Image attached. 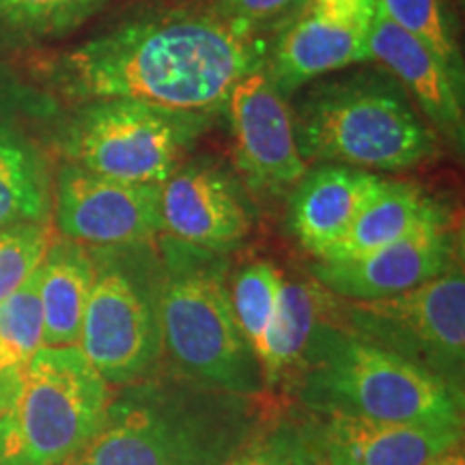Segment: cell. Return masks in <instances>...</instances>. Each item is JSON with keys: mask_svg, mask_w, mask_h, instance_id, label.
<instances>
[{"mask_svg": "<svg viewBox=\"0 0 465 465\" xmlns=\"http://www.w3.org/2000/svg\"><path fill=\"white\" fill-rule=\"evenodd\" d=\"M267 52L259 33L199 5L114 26L63 56L56 75L84 102L216 113L237 80L265 65Z\"/></svg>", "mask_w": 465, "mask_h": 465, "instance_id": "6da1fadb", "label": "cell"}, {"mask_svg": "<svg viewBox=\"0 0 465 465\" xmlns=\"http://www.w3.org/2000/svg\"><path fill=\"white\" fill-rule=\"evenodd\" d=\"M263 420L257 399L162 366L110 394L97 431L65 465H229Z\"/></svg>", "mask_w": 465, "mask_h": 465, "instance_id": "7a4b0ae2", "label": "cell"}, {"mask_svg": "<svg viewBox=\"0 0 465 465\" xmlns=\"http://www.w3.org/2000/svg\"><path fill=\"white\" fill-rule=\"evenodd\" d=\"M289 386L300 410L311 414L463 431L461 394L399 353L349 330L330 317V311L312 330Z\"/></svg>", "mask_w": 465, "mask_h": 465, "instance_id": "3957f363", "label": "cell"}, {"mask_svg": "<svg viewBox=\"0 0 465 465\" xmlns=\"http://www.w3.org/2000/svg\"><path fill=\"white\" fill-rule=\"evenodd\" d=\"M291 113L308 166L397 173L440 153L438 134L386 69L319 78L304 86Z\"/></svg>", "mask_w": 465, "mask_h": 465, "instance_id": "277c9868", "label": "cell"}, {"mask_svg": "<svg viewBox=\"0 0 465 465\" xmlns=\"http://www.w3.org/2000/svg\"><path fill=\"white\" fill-rule=\"evenodd\" d=\"M162 366L201 386L261 399L263 373L231 304L224 254L158 237Z\"/></svg>", "mask_w": 465, "mask_h": 465, "instance_id": "5b68a950", "label": "cell"}, {"mask_svg": "<svg viewBox=\"0 0 465 465\" xmlns=\"http://www.w3.org/2000/svg\"><path fill=\"white\" fill-rule=\"evenodd\" d=\"M153 243L91 248L95 274L75 347L110 388L162 369V263Z\"/></svg>", "mask_w": 465, "mask_h": 465, "instance_id": "8992f818", "label": "cell"}, {"mask_svg": "<svg viewBox=\"0 0 465 465\" xmlns=\"http://www.w3.org/2000/svg\"><path fill=\"white\" fill-rule=\"evenodd\" d=\"M110 394L78 347H42L0 410V465H65L97 431Z\"/></svg>", "mask_w": 465, "mask_h": 465, "instance_id": "52a82bcc", "label": "cell"}, {"mask_svg": "<svg viewBox=\"0 0 465 465\" xmlns=\"http://www.w3.org/2000/svg\"><path fill=\"white\" fill-rule=\"evenodd\" d=\"M213 110H173L130 100L89 102L75 114L65 155L84 171L132 183H164L209 130Z\"/></svg>", "mask_w": 465, "mask_h": 465, "instance_id": "ba28073f", "label": "cell"}, {"mask_svg": "<svg viewBox=\"0 0 465 465\" xmlns=\"http://www.w3.org/2000/svg\"><path fill=\"white\" fill-rule=\"evenodd\" d=\"M330 317L438 377L463 397L465 276L459 261L420 287L373 302L334 298Z\"/></svg>", "mask_w": 465, "mask_h": 465, "instance_id": "9c48e42d", "label": "cell"}, {"mask_svg": "<svg viewBox=\"0 0 465 465\" xmlns=\"http://www.w3.org/2000/svg\"><path fill=\"white\" fill-rule=\"evenodd\" d=\"M377 0H302L282 22L265 69L284 97L345 67L371 61Z\"/></svg>", "mask_w": 465, "mask_h": 465, "instance_id": "30bf717a", "label": "cell"}, {"mask_svg": "<svg viewBox=\"0 0 465 465\" xmlns=\"http://www.w3.org/2000/svg\"><path fill=\"white\" fill-rule=\"evenodd\" d=\"M56 229L86 248L151 243L162 235L160 185L132 183L67 162L54 185Z\"/></svg>", "mask_w": 465, "mask_h": 465, "instance_id": "8fae6325", "label": "cell"}, {"mask_svg": "<svg viewBox=\"0 0 465 465\" xmlns=\"http://www.w3.org/2000/svg\"><path fill=\"white\" fill-rule=\"evenodd\" d=\"M224 106L243 183L265 196L295 188L308 164L298 149L291 104L276 89L265 65L237 80Z\"/></svg>", "mask_w": 465, "mask_h": 465, "instance_id": "7c38bea8", "label": "cell"}, {"mask_svg": "<svg viewBox=\"0 0 465 465\" xmlns=\"http://www.w3.org/2000/svg\"><path fill=\"white\" fill-rule=\"evenodd\" d=\"M459 248L461 242L444 212L375 252L342 261H317L311 276L339 300H383L444 274L461 261Z\"/></svg>", "mask_w": 465, "mask_h": 465, "instance_id": "4fadbf2b", "label": "cell"}, {"mask_svg": "<svg viewBox=\"0 0 465 465\" xmlns=\"http://www.w3.org/2000/svg\"><path fill=\"white\" fill-rule=\"evenodd\" d=\"M162 235L224 254L252 231V213L240 183L224 168L194 160L160 183Z\"/></svg>", "mask_w": 465, "mask_h": 465, "instance_id": "5bb4252c", "label": "cell"}, {"mask_svg": "<svg viewBox=\"0 0 465 465\" xmlns=\"http://www.w3.org/2000/svg\"><path fill=\"white\" fill-rule=\"evenodd\" d=\"M369 54L371 61L380 63L403 86L440 141H446L461 153L465 144L463 84L457 83L444 63L427 45L394 25L380 7L371 31Z\"/></svg>", "mask_w": 465, "mask_h": 465, "instance_id": "9a60e30c", "label": "cell"}, {"mask_svg": "<svg viewBox=\"0 0 465 465\" xmlns=\"http://www.w3.org/2000/svg\"><path fill=\"white\" fill-rule=\"evenodd\" d=\"M322 465H424L463 431L371 420L342 414H311L300 410Z\"/></svg>", "mask_w": 465, "mask_h": 465, "instance_id": "2e32d148", "label": "cell"}, {"mask_svg": "<svg viewBox=\"0 0 465 465\" xmlns=\"http://www.w3.org/2000/svg\"><path fill=\"white\" fill-rule=\"evenodd\" d=\"M383 177L342 164L306 168L291 196L289 226L300 246L322 261L342 242L349 226Z\"/></svg>", "mask_w": 465, "mask_h": 465, "instance_id": "e0dca14e", "label": "cell"}, {"mask_svg": "<svg viewBox=\"0 0 465 465\" xmlns=\"http://www.w3.org/2000/svg\"><path fill=\"white\" fill-rule=\"evenodd\" d=\"M93 274L91 248L58 237L39 265V304L44 315V347H75L83 330Z\"/></svg>", "mask_w": 465, "mask_h": 465, "instance_id": "ac0fdd59", "label": "cell"}, {"mask_svg": "<svg viewBox=\"0 0 465 465\" xmlns=\"http://www.w3.org/2000/svg\"><path fill=\"white\" fill-rule=\"evenodd\" d=\"M334 295L317 281H287L281 287L274 317L257 347L265 391L291 380L317 323L328 315Z\"/></svg>", "mask_w": 465, "mask_h": 465, "instance_id": "d6986e66", "label": "cell"}, {"mask_svg": "<svg viewBox=\"0 0 465 465\" xmlns=\"http://www.w3.org/2000/svg\"><path fill=\"white\" fill-rule=\"evenodd\" d=\"M446 209L424 192L420 185L399 179H383L380 188L349 226L347 235L322 261H342L375 252L388 243L410 235L418 226Z\"/></svg>", "mask_w": 465, "mask_h": 465, "instance_id": "ffe728a7", "label": "cell"}, {"mask_svg": "<svg viewBox=\"0 0 465 465\" xmlns=\"http://www.w3.org/2000/svg\"><path fill=\"white\" fill-rule=\"evenodd\" d=\"M50 212L48 174L39 153L0 125V229L45 223Z\"/></svg>", "mask_w": 465, "mask_h": 465, "instance_id": "44dd1931", "label": "cell"}, {"mask_svg": "<svg viewBox=\"0 0 465 465\" xmlns=\"http://www.w3.org/2000/svg\"><path fill=\"white\" fill-rule=\"evenodd\" d=\"M39 270V267H37ZM44 347L37 272L0 302V410L15 397L35 353Z\"/></svg>", "mask_w": 465, "mask_h": 465, "instance_id": "7402d4cb", "label": "cell"}, {"mask_svg": "<svg viewBox=\"0 0 465 465\" xmlns=\"http://www.w3.org/2000/svg\"><path fill=\"white\" fill-rule=\"evenodd\" d=\"M377 7L394 25L427 45L455 75L457 83H465L463 52L459 45L457 20L450 0H377Z\"/></svg>", "mask_w": 465, "mask_h": 465, "instance_id": "603a6c76", "label": "cell"}, {"mask_svg": "<svg viewBox=\"0 0 465 465\" xmlns=\"http://www.w3.org/2000/svg\"><path fill=\"white\" fill-rule=\"evenodd\" d=\"M110 0H0V31L20 42L65 37Z\"/></svg>", "mask_w": 465, "mask_h": 465, "instance_id": "cb8c5ba5", "label": "cell"}, {"mask_svg": "<svg viewBox=\"0 0 465 465\" xmlns=\"http://www.w3.org/2000/svg\"><path fill=\"white\" fill-rule=\"evenodd\" d=\"M282 272L270 261H252L229 276L231 304L243 336L257 351L281 298ZM257 356V353H254Z\"/></svg>", "mask_w": 465, "mask_h": 465, "instance_id": "d4e9b609", "label": "cell"}, {"mask_svg": "<svg viewBox=\"0 0 465 465\" xmlns=\"http://www.w3.org/2000/svg\"><path fill=\"white\" fill-rule=\"evenodd\" d=\"M229 465H322V459L298 411L261 422Z\"/></svg>", "mask_w": 465, "mask_h": 465, "instance_id": "484cf974", "label": "cell"}, {"mask_svg": "<svg viewBox=\"0 0 465 465\" xmlns=\"http://www.w3.org/2000/svg\"><path fill=\"white\" fill-rule=\"evenodd\" d=\"M54 240L45 223H25L0 229V302L31 278Z\"/></svg>", "mask_w": 465, "mask_h": 465, "instance_id": "4316f807", "label": "cell"}, {"mask_svg": "<svg viewBox=\"0 0 465 465\" xmlns=\"http://www.w3.org/2000/svg\"><path fill=\"white\" fill-rule=\"evenodd\" d=\"M302 0H205V7L216 11L226 20L263 35L282 22L300 7Z\"/></svg>", "mask_w": 465, "mask_h": 465, "instance_id": "83f0119b", "label": "cell"}, {"mask_svg": "<svg viewBox=\"0 0 465 465\" xmlns=\"http://www.w3.org/2000/svg\"><path fill=\"white\" fill-rule=\"evenodd\" d=\"M424 465H465V452H463V441L461 444L450 446L440 455H435L433 459H429Z\"/></svg>", "mask_w": 465, "mask_h": 465, "instance_id": "f1b7e54d", "label": "cell"}]
</instances>
